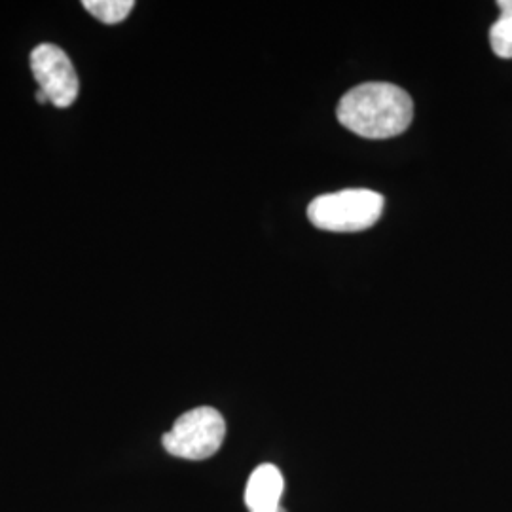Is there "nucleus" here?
<instances>
[{"instance_id": "obj_6", "label": "nucleus", "mask_w": 512, "mask_h": 512, "mask_svg": "<svg viewBox=\"0 0 512 512\" xmlns=\"http://www.w3.org/2000/svg\"><path fill=\"white\" fill-rule=\"evenodd\" d=\"M501 16L490 29V44L497 57L512 59V0L497 2Z\"/></svg>"}, {"instance_id": "obj_9", "label": "nucleus", "mask_w": 512, "mask_h": 512, "mask_svg": "<svg viewBox=\"0 0 512 512\" xmlns=\"http://www.w3.org/2000/svg\"><path fill=\"white\" fill-rule=\"evenodd\" d=\"M277 512H287V511H285V509H281V507H279V511H277Z\"/></svg>"}, {"instance_id": "obj_8", "label": "nucleus", "mask_w": 512, "mask_h": 512, "mask_svg": "<svg viewBox=\"0 0 512 512\" xmlns=\"http://www.w3.org/2000/svg\"><path fill=\"white\" fill-rule=\"evenodd\" d=\"M37 103H40V105H46V103H48V95H46V93L40 92V90H38Z\"/></svg>"}, {"instance_id": "obj_3", "label": "nucleus", "mask_w": 512, "mask_h": 512, "mask_svg": "<svg viewBox=\"0 0 512 512\" xmlns=\"http://www.w3.org/2000/svg\"><path fill=\"white\" fill-rule=\"evenodd\" d=\"M226 437V421L219 410L200 406L183 414L162 437L165 452L175 458L202 461L219 452Z\"/></svg>"}, {"instance_id": "obj_5", "label": "nucleus", "mask_w": 512, "mask_h": 512, "mask_svg": "<svg viewBox=\"0 0 512 512\" xmlns=\"http://www.w3.org/2000/svg\"><path fill=\"white\" fill-rule=\"evenodd\" d=\"M283 475L272 465H258L245 488V503L251 512H277L283 495Z\"/></svg>"}, {"instance_id": "obj_4", "label": "nucleus", "mask_w": 512, "mask_h": 512, "mask_svg": "<svg viewBox=\"0 0 512 512\" xmlns=\"http://www.w3.org/2000/svg\"><path fill=\"white\" fill-rule=\"evenodd\" d=\"M31 69L38 82V90L48 95V101L57 109L71 107L80 90L78 74L73 61L59 46L44 42L31 52Z\"/></svg>"}, {"instance_id": "obj_7", "label": "nucleus", "mask_w": 512, "mask_h": 512, "mask_svg": "<svg viewBox=\"0 0 512 512\" xmlns=\"http://www.w3.org/2000/svg\"><path fill=\"white\" fill-rule=\"evenodd\" d=\"M82 6L101 23L116 25L128 19L131 10L135 8L133 0H84Z\"/></svg>"}, {"instance_id": "obj_1", "label": "nucleus", "mask_w": 512, "mask_h": 512, "mask_svg": "<svg viewBox=\"0 0 512 512\" xmlns=\"http://www.w3.org/2000/svg\"><path fill=\"white\" fill-rule=\"evenodd\" d=\"M340 124L365 139H391L414 118L412 97L389 82H366L349 90L336 110Z\"/></svg>"}, {"instance_id": "obj_2", "label": "nucleus", "mask_w": 512, "mask_h": 512, "mask_svg": "<svg viewBox=\"0 0 512 512\" xmlns=\"http://www.w3.org/2000/svg\"><path fill=\"white\" fill-rule=\"evenodd\" d=\"M382 213L384 196L366 188L325 194L308 205L311 224L319 230L336 234H355L368 230L380 220Z\"/></svg>"}]
</instances>
